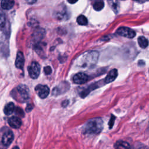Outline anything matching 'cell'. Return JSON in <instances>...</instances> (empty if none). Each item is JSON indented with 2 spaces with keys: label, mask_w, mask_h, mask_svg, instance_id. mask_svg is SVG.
Listing matches in <instances>:
<instances>
[{
  "label": "cell",
  "mask_w": 149,
  "mask_h": 149,
  "mask_svg": "<svg viewBox=\"0 0 149 149\" xmlns=\"http://www.w3.org/2000/svg\"><path fill=\"white\" fill-rule=\"evenodd\" d=\"M98 56V52L95 51H87L76 59V65L77 66L82 68H90L97 62Z\"/></svg>",
  "instance_id": "obj_1"
},
{
  "label": "cell",
  "mask_w": 149,
  "mask_h": 149,
  "mask_svg": "<svg viewBox=\"0 0 149 149\" xmlns=\"http://www.w3.org/2000/svg\"><path fill=\"white\" fill-rule=\"evenodd\" d=\"M103 129V121L100 118L90 119L84 127V133L90 134L100 133Z\"/></svg>",
  "instance_id": "obj_2"
},
{
  "label": "cell",
  "mask_w": 149,
  "mask_h": 149,
  "mask_svg": "<svg viewBox=\"0 0 149 149\" xmlns=\"http://www.w3.org/2000/svg\"><path fill=\"white\" fill-rule=\"evenodd\" d=\"M11 93L13 98L20 102H24L29 98V88L23 84L19 85L11 92Z\"/></svg>",
  "instance_id": "obj_3"
},
{
  "label": "cell",
  "mask_w": 149,
  "mask_h": 149,
  "mask_svg": "<svg viewBox=\"0 0 149 149\" xmlns=\"http://www.w3.org/2000/svg\"><path fill=\"white\" fill-rule=\"evenodd\" d=\"M28 72L30 76L34 79L38 78L40 73V66L37 62H33L28 67Z\"/></svg>",
  "instance_id": "obj_4"
},
{
  "label": "cell",
  "mask_w": 149,
  "mask_h": 149,
  "mask_svg": "<svg viewBox=\"0 0 149 149\" xmlns=\"http://www.w3.org/2000/svg\"><path fill=\"white\" fill-rule=\"evenodd\" d=\"M116 33L119 36L129 38H132L136 36V33L133 30L126 27H119L116 30Z\"/></svg>",
  "instance_id": "obj_5"
},
{
  "label": "cell",
  "mask_w": 149,
  "mask_h": 149,
  "mask_svg": "<svg viewBox=\"0 0 149 149\" xmlns=\"http://www.w3.org/2000/svg\"><path fill=\"white\" fill-rule=\"evenodd\" d=\"M36 92L41 98H45L49 93V89L46 85L38 84L35 87Z\"/></svg>",
  "instance_id": "obj_6"
},
{
  "label": "cell",
  "mask_w": 149,
  "mask_h": 149,
  "mask_svg": "<svg viewBox=\"0 0 149 149\" xmlns=\"http://www.w3.org/2000/svg\"><path fill=\"white\" fill-rule=\"evenodd\" d=\"M88 80V76L84 73L79 72L76 73L73 77V81L77 84H81L86 83Z\"/></svg>",
  "instance_id": "obj_7"
},
{
  "label": "cell",
  "mask_w": 149,
  "mask_h": 149,
  "mask_svg": "<svg viewBox=\"0 0 149 149\" xmlns=\"http://www.w3.org/2000/svg\"><path fill=\"white\" fill-rule=\"evenodd\" d=\"M13 139L14 135L12 131L8 130L3 134L2 138V143L3 146H9L13 141Z\"/></svg>",
  "instance_id": "obj_8"
},
{
  "label": "cell",
  "mask_w": 149,
  "mask_h": 149,
  "mask_svg": "<svg viewBox=\"0 0 149 149\" xmlns=\"http://www.w3.org/2000/svg\"><path fill=\"white\" fill-rule=\"evenodd\" d=\"M24 63V58L23 54L21 51H18L16 55V61H15V66L18 69H22Z\"/></svg>",
  "instance_id": "obj_9"
},
{
  "label": "cell",
  "mask_w": 149,
  "mask_h": 149,
  "mask_svg": "<svg viewBox=\"0 0 149 149\" xmlns=\"http://www.w3.org/2000/svg\"><path fill=\"white\" fill-rule=\"evenodd\" d=\"M118 76V70L116 69H113L109 71L107 76L104 80V82L105 84H108L109 83L112 82L115 80V79Z\"/></svg>",
  "instance_id": "obj_10"
},
{
  "label": "cell",
  "mask_w": 149,
  "mask_h": 149,
  "mask_svg": "<svg viewBox=\"0 0 149 149\" xmlns=\"http://www.w3.org/2000/svg\"><path fill=\"white\" fill-rule=\"evenodd\" d=\"M8 123L12 127L17 129L22 125V120L18 116H12L8 119Z\"/></svg>",
  "instance_id": "obj_11"
},
{
  "label": "cell",
  "mask_w": 149,
  "mask_h": 149,
  "mask_svg": "<svg viewBox=\"0 0 149 149\" xmlns=\"http://www.w3.org/2000/svg\"><path fill=\"white\" fill-rule=\"evenodd\" d=\"M115 149H133L129 143L123 140H118L114 144Z\"/></svg>",
  "instance_id": "obj_12"
},
{
  "label": "cell",
  "mask_w": 149,
  "mask_h": 149,
  "mask_svg": "<svg viewBox=\"0 0 149 149\" xmlns=\"http://www.w3.org/2000/svg\"><path fill=\"white\" fill-rule=\"evenodd\" d=\"M15 110V108L14 104L13 102H9L5 106L3 109V112L5 115H10L14 112Z\"/></svg>",
  "instance_id": "obj_13"
},
{
  "label": "cell",
  "mask_w": 149,
  "mask_h": 149,
  "mask_svg": "<svg viewBox=\"0 0 149 149\" xmlns=\"http://www.w3.org/2000/svg\"><path fill=\"white\" fill-rule=\"evenodd\" d=\"M15 2L10 0H3L1 1V7L5 10H9L13 8Z\"/></svg>",
  "instance_id": "obj_14"
},
{
  "label": "cell",
  "mask_w": 149,
  "mask_h": 149,
  "mask_svg": "<svg viewBox=\"0 0 149 149\" xmlns=\"http://www.w3.org/2000/svg\"><path fill=\"white\" fill-rule=\"evenodd\" d=\"M108 3L112 10L116 14L118 13L119 10V2L116 1H108Z\"/></svg>",
  "instance_id": "obj_15"
},
{
  "label": "cell",
  "mask_w": 149,
  "mask_h": 149,
  "mask_svg": "<svg viewBox=\"0 0 149 149\" xmlns=\"http://www.w3.org/2000/svg\"><path fill=\"white\" fill-rule=\"evenodd\" d=\"M138 43L139 45H140V47L142 48H146L148 45V40L143 37V36H140L138 38Z\"/></svg>",
  "instance_id": "obj_16"
},
{
  "label": "cell",
  "mask_w": 149,
  "mask_h": 149,
  "mask_svg": "<svg viewBox=\"0 0 149 149\" xmlns=\"http://www.w3.org/2000/svg\"><path fill=\"white\" fill-rule=\"evenodd\" d=\"M77 22L79 24L84 26V25L87 24L88 20H87V19L86 18V17L84 16V15H80L77 18Z\"/></svg>",
  "instance_id": "obj_17"
},
{
  "label": "cell",
  "mask_w": 149,
  "mask_h": 149,
  "mask_svg": "<svg viewBox=\"0 0 149 149\" xmlns=\"http://www.w3.org/2000/svg\"><path fill=\"white\" fill-rule=\"evenodd\" d=\"M104 6V2L103 1H97L93 4L94 9L97 11H100L103 9Z\"/></svg>",
  "instance_id": "obj_18"
},
{
  "label": "cell",
  "mask_w": 149,
  "mask_h": 149,
  "mask_svg": "<svg viewBox=\"0 0 149 149\" xmlns=\"http://www.w3.org/2000/svg\"><path fill=\"white\" fill-rule=\"evenodd\" d=\"M6 22V17H5V15L4 12L2 11V9H0V27H3Z\"/></svg>",
  "instance_id": "obj_19"
},
{
  "label": "cell",
  "mask_w": 149,
  "mask_h": 149,
  "mask_svg": "<svg viewBox=\"0 0 149 149\" xmlns=\"http://www.w3.org/2000/svg\"><path fill=\"white\" fill-rule=\"evenodd\" d=\"M135 149H149V147L141 143H137L135 145Z\"/></svg>",
  "instance_id": "obj_20"
},
{
  "label": "cell",
  "mask_w": 149,
  "mask_h": 149,
  "mask_svg": "<svg viewBox=\"0 0 149 149\" xmlns=\"http://www.w3.org/2000/svg\"><path fill=\"white\" fill-rule=\"evenodd\" d=\"M15 113H16V115L18 116V117L19 116L24 117V113L23 111L19 107H16V108L15 109Z\"/></svg>",
  "instance_id": "obj_21"
},
{
  "label": "cell",
  "mask_w": 149,
  "mask_h": 149,
  "mask_svg": "<svg viewBox=\"0 0 149 149\" xmlns=\"http://www.w3.org/2000/svg\"><path fill=\"white\" fill-rule=\"evenodd\" d=\"M44 72L46 74H50L52 73V69L50 66H47L44 68Z\"/></svg>",
  "instance_id": "obj_22"
},
{
  "label": "cell",
  "mask_w": 149,
  "mask_h": 149,
  "mask_svg": "<svg viewBox=\"0 0 149 149\" xmlns=\"http://www.w3.org/2000/svg\"><path fill=\"white\" fill-rule=\"evenodd\" d=\"M115 119V117L113 115H112L111 117L110 120L109 122V126L110 129H111L112 127V126L113 125V123H114Z\"/></svg>",
  "instance_id": "obj_23"
},
{
  "label": "cell",
  "mask_w": 149,
  "mask_h": 149,
  "mask_svg": "<svg viewBox=\"0 0 149 149\" xmlns=\"http://www.w3.org/2000/svg\"><path fill=\"white\" fill-rule=\"evenodd\" d=\"M33 109V107H32V105H30V104H29V105H27V108H26V111L27 112H30L31 109Z\"/></svg>",
  "instance_id": "obj_24"
},
{
  "label": "cell",
  "mask_w": 149,
  "mask_h": 149,
  "mask_svg": "<svg viewBox=\"0 0 149 149\" xmlns=\"http://www.w3.org/2000/svg\"><path fill=\"white\" fill-rule=\"evenodd\" d=\"M68 104V100H65V101H64L63 102H62V105L63 107H66Z\"/></svg>",
  "instance_id": "obj_25"
},
{
  "label": "cell",
  "mask_w": 149,
  "mask_h": 149,
  "mask_svg": "<svg viewBox=\"0 0 149 149\" xmlns=\"http://www.w3.org/2000/svg\"><path fill=\"white\" fill-rule=\"evenodd\" d=\"M68 2L69 3H76V1H68Z\"/></svg>",
  "instance_id": "obj_26"
},
{
  "label": "cell",
  "mask_w": 149,
  "mask_h": 149,
  "mask_svg": "<svg viewBox=\"0 0 149 149\" xmlns=\"http://www.w3.org/2000/svg\"><path fill=\"white\" fill-rule=\"evenodd\" d=\"M12 149H19V148L17 146H15Z\"/></svg>",
  "instance_id": "obj_27"
}]
</instances>
